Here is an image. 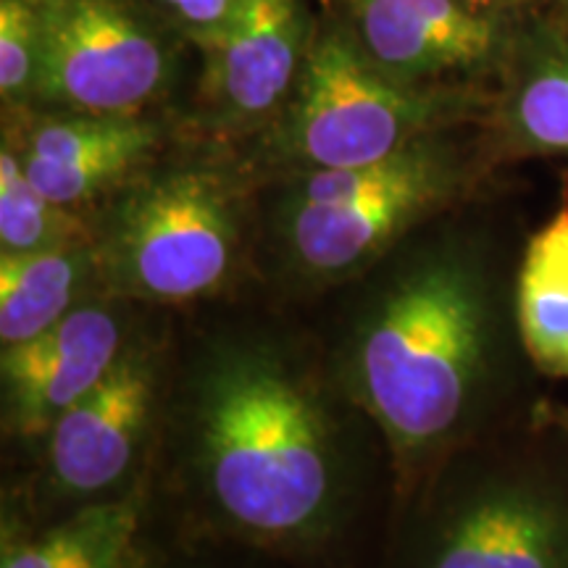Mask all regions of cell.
<instances>
[{"instance_id": "cell-16", "label": "cell", "mask_w": 568, "mask_h": 568, "mask_svg": "<svg viewBox=\"0 0 568 568\" xmlns=\"http://www.w3.org/2000/svg\"><path fill=\"white\" fill-rule=\"evenodd\" d=\"M84 245L82 224L48 201L30 182L17 151L3 140L0 151V253H38Z\"/></svg>"}, {"instance_id": "cell-6", "label": "cell", "mask_w": 568, "mask_h": 568, "mask_svg": "<svg viewBox=\"0 0 568 568\" xmlns=\"http://www.w3.org/2000/svg\"><path fill=\"white\" fill-rule=\"evenodd\" d=\"M34 98L69 113H138L169 80V48L126 0H32Z\"/></svg>"}, {"instance_id": "cell-4", "label": "cell", "mask_w": 568, "mask_h": 568, "mask_svg": "<svg viewBox=\"0 0 568 568\" xmlns=\"http://www.w3.org/2000/svg\"><path fill=\"white\" fill-rule=\"evenodd\" d=\"M237 245V203L224 176L174 166L134 182L113 205L95 258L116 293L187 303L224 287Z\"/></svg>"}, {"instance_id": "cell-3", "label": "cell", "mask_w": 568, "mask_h": 568, "mask_svg": "<svg viewBox=\"0 0 568 568\" xmlns=\"http://www.w3.org/2000/svg\"><path fill=\"white\" fill-rule=\"evenodd\" d=\"M456 184V161L432 134L372 166L305 172L280 205L284 253L305 280H347L385 258Z\"/></svg>"}, {"instance_id": "cell-5", "label": "cell", "mask_w": 568, "mask_h": 568, "mask_svg": "<svg viewBox=\"0 0 568 568\" xmlns=\"http://www.w3.org/2000/svg\"><path fill=\"white\" fill-rule=\"evenodd\" d=\"M445 101L387 77L353 34L314 40L280 126V151L305 166H372L429 134Z\"/></svg>"}, {"instance_id": "cell-8", "label": "cell", "mask_w": 568, "mask_h": 568, "mask_svg": "<svg viewBox=\"0 0 568 568\" xmlns=\"http://www.w3.org/2000/svg\"><path fill=\"white\" fill-rule=\"evenodd\" d=\"M301 0H243L226 30L203 45V105L222 124H251L295 92L311 53Z\"/></svg>"}, {"instance_id": "cell-17", "label": "cell", "mask_w": 568, "mask_h": 568, "mask_svg": "<svg viewBox=\"0 0 568 568\" xmlns=\"http://www.w3.org/2000/svg\"><path fill=\"white\" fill-rule=\"evenodd\" d=\"M510 124L524 145L568 153V51L548 55L529 71L510 103Z\"/></svg>"}, {"instance_id": "cell-15", "label": "cell", "mask_w": 568, "mask_h": 568, "mask_svg": "<svg viewBox=\"0 0 568 568\" xmlns=\"http://www.w3.org/2000/svg\"><path fill=\"white\" fill-rule=\"evenodd\" d=\"M516 318L531 364L568 379V203L529 240L518 268Z\"/></svg>"}, {"instance_id": "cell-14", "label": "cell", "mask_w": 568, "mask_h": 568, "mask_svg": "<svg viewBox=\"0 0 568 568\" xmlns=\"http://www.w3.org/2000/svg\"><path fill=\"white\" fill-rule=\"evenodd\" d=\"M98 268L88 245L38 253H0V343H27L77 308L84 282Z\"/></svg>"}, {"instance_id": "cell-18", "label": "cell", "mask_w": 568, "mask_h": 568, "mask_svg": "<svg viewBox=\"0 0 568 568\" xmlns=\"http://www.w3.org/2000/svg\"><path fill=\"white\" fill-rule=\"evenodd\" d=\"M40 27L32 0H0V95L6 105L34 98Z\"/></svg>"}, {"instance_id": "cell-19", "label": "cell", "mask_w": 568, "mask_h": 568, "mask_svg": "<svg viewBox=\"0 0 568 568\" xmlns=\"http://www.w3.org/2000/svg\"><path fill=\"white\" fill-rule=\"evenodd\" d=\"M172 17L182 32L197 45H209L226 30L243 0H155Z\"/></svg>"}, {"instance_id": "cell-21", "label": "cell", "mask_w": 568, "mask_h": 568, "mask_svg": "<svg viewBox=\"0 0 568 568\" xmlns=\"http://www.w3.org/2000/svg\"><path fill=\"white\" fill-rule=\"evenodd\" d=\"M134 568H145V560H142V564H140V566H134Z\"/></svg>"}, {"instance_id": "cell-9", "label": "cell", "mask_w": 568, "mask_h": 568, "mask_svg": "<svg viewBox=\"0 0 568 568\" xmlns=\"http://www.w3.org/2000/svg\"><path fill=\"white\" fill-rule=\"evenodd\" d=\"M406 568H568V518L535 489H481L424 529Z\"/></svg>"}, {"instance_id": "cell-7", "label": "cell", "mask_w": 568, "mask_h": 568, "mask_svg": "<svg viewBox=\"0 0 568 568\" xmlns=\"http://www.w3.org/2000/svg\"><path fill=\"white\" fill-rule=\"evenodd\" d=\"M159 395L153 353L126 343L109 374L48 432V474L69 500L119 485L138 458Z\"/></svg>"}, {"instance_id": "cell-12", "label": "cell", "mask_w": 568, "mask_h": 568, "mask_svg": "<svg viewBox=\"0 0 568 568\" xmlns=\"http://www.w3.org/2000/svg\"><path fill=\"white\" fill-rule=\"evenodd\" d=\"M355 42L387 77L416 84L493 48V24L460 0H351Z\"/></svg>"}, {"instance_id": "cell-2", "label": "cell", "mask_w": 568, "mask_h": 568, "mask_svg": "<svg viewBox=\"0 0 568 568\" xmlns=\"http://www.w3.org/2000/svg\"><path fill=\"white\" fill-rule=\"evenodd\" d=\"M489 347L479 274L456 251L406 255L368 295L345 339L343 379L406 479L464 424Z\"/></svg>"}, {"instance_id": "cell-1", "label": "cell", "mask_w": 568, "mask_h": 568, "mask_svg": "<svg viewBox=\"0 0 568 568\" xmlns=\"http://www.w3.org/2000/svg\"><path fill=\"white\" fill-rule=\"evenodd\" d=\"M190 439L205 500L234 537L295 550L335 531L345 500L337 424L280 351L216 347L193 385Z\"/></svg>"}, {"instance_id": "cell-20", "label": "cell", "mask_w": 568, "mask_h": 568, "mask_svg": "<svg viewBox=\"0 0 568 568\" xmlns=\"http://www.w3.org/2000/svg\"><path fill=\"white\" fill-rule=\"evenodd\" d=\"M460 3L466 6V9L477 11V9H485V6H493V3H503V0H460Z\"/></svg>"}, {"instance_id": "cell-10", "label": "cell", "mask_w": 568, "mask_h": 568, "mask_svg": "<svg viewBox=\"0 0 568 568\" xmlns=\"http://www.w3.org/2000/svg\"><path fill=\"white\" fill-rule=\"evenodd\" d=\"M124 324L105 305H77L27 343L3 347V422L13 435L51 426L109 374L124 351Z\"/></svg>"}, {"instance_id": "cell-11", "label": "cell", "mask_w": 568, "mask_h": 568, "mask_svg": "<svg viewBox=\"0 0 568 568\" xmlns=\"http://www.w3.org/2000/svg\"><path fill=\"white\" fill-rule=\"evenodd\" d=\"M155 142L159 126L138 113H63L27 122L11 145L34 187L61 209H74L122 182Z\"/></svg>"}, {"instance_id": "cell-13", "label": "cell", "mask_w": 568, "mask_h": 568, "mask_svg": "<svg viewBox=\"0 0 568 568\" xmlns=\"http://www.w3.org/2000/svg\"><path fill=\"white\" fill-rule=\"evenodd\" d=\"M138 495L95 500L34 537L3 531L0 568H134L140 529Z\"/></svg>"}]
</instances>
